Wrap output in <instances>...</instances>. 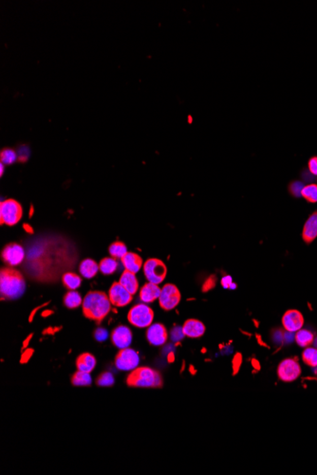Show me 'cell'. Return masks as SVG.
<instances>
[{
  "label": "cell",
  "mask_w": 317,
  "mask_h": 475,
  "mask_svg": "<svg viewBox=\"0 0 317 475\" xmlns=\"http://www.w3.org/2000/svg\"><path fill=\"white\" fill-rule=\"evenodd\" d=\"M82 307L85 317L101 324L111 310V303L105 292L89 291L83 300Z\"/></svg>",
  "instance_id": "cell-1"
},
{
  "label": "cell",
  "mask_w": 317,
  "mask_h": 475,
  "mask_svg": "<svg viewBox=\"0 0 317 475\" xmlns=\"http://www.w3.org/2000/svg\"><path fill=\"white\" fill-rule=\"evenodd\" d=\"M26 291V282L20 271L2 268L0 271L1 300H15L21 297Z\"/></svg>",
  "instance_id": "cell-2"
},
{
  "label": "cell",
  "mask_w": 317,
  "mask_h": 475,
  "mask_svg": "<svg viewBox=\"0 0 317 475\" xmlns=\"http://www.w3.org/2000/svg\"><path fill=\"white\" fill-rule=\"evenodd\" d=\"M126 384L135 388H161L164 381L158 371L150 367H137L128 376Z\"/></svg>",
  "instance_id": "cell-3"
},
{
  "label": "cell",
  "mask_w": 317,
  "mask_h": 475,
  "mask_svg": "<svg viewBox=\"0 0 317 475\" xmlns=\"http://www.w3.org/2000/svg\"><path fill=\"white\" fill-rule=\"evenodd\" d=\"M22 207L15 199H6L0 204V222L1 225H16L22 218Z\"/></svg>",
  "instance_id": "cell-4"
},
{
  "label": "cell",
  "mask_w": 317,
  "mask_h": 475,
  "mask_svg": "<svg viewBox=\"0 0 317 475\" xmlns=\"http://www.w3.org/2000/svg\"><path fill=\"white\" fill-rule=\"evenodd\" d=\"M128 320L135 327L146 328L152 325L154 320V312L148 305L139 304L134 305L129 311Z\"/></svg>",
  "instance_id": "cell-5"
},
{
  "label": "cell",
  "mask_w": 317,
  "mask_h": 475,
  "mask_svg": "<svg viewBox=\"0 0 317 475\" xmlns=\"http://www.w3.org/2000/svg\"><path fill=\"white\" fill-rule=\"evenodd\" d=\"M144 276L149 283L158 284L166 279L167 268L166 264L157 258H151L144 264Z\"/></svg>",
  "instance_id": "cell-6"
},
{
  "label": "cell",
  "mask_w": 317,
  "mask_h": 475,
  "mask_svg": "<svg viewBox=\"0 0 317 475\" xmlns=\"http://www.w3.org/2000/svg\"><path fill=\"white\" fill-rule=\"evenodd\" d=\"M181 295L179 289L173 284H166L161 291L158 303L161 307L166 310H172L180 304Z\"/></svg>",
  "instance_id": "cell-7"
},
{
  "label": "cell",
  "mask_w": 317,
  "mask_h": 475,
  "mask_svg": "<svg viewBox=\"0 0 317 475\" xmlns=\"http://www.w3.org/2000/svg\"><path fill=\"white\" fill-rule=\"evenodd\" d=\"M300 375L301 367L295 359H285L277 367V376L284 383L295 382Z\"/></svg>",
  "instance_id": "cell-8"
},
{
  "label": "cell",
  "mask_w": 317,
  "mask_h": 475,
  "mask_svg": "<svg viewBox=\"0 0 317 475\" xmlns=\"http://www.w3.org/2000/svg\"><path fill=\"white\" fill-rule=\"evenodd\" d=\"M139 362L138 352L130 347L120 349L115 358L116 367L122 371H132L137 368Z\"/></svg>",
  "instance_id": "cell-9"
},
{
  "label": "cell",
  "mask_w": 317,
  "mask_h": 475,
  "mask_svg": "<svg viewBox=\"0 0 317 475\" xmlns=\"http://www.w3.org/2000/svg\"><path fill=\"white\" fill-rule=\"evenodd\" d=\"M108 298L111 305L117 307H123L132 302L133 295L119 282H115L109 289Z\"/></svg>",
  "instance_id": "cell-10"
},
{
  "label": "cell",
  "mask_w": 317,
  "mask_h": 475,
  "mask_svg": "<svg viewBox=\"0 0 317 475\" xmlns=\"http://www.w3.org/2000/svg\"><path fill=\"white\" fill-rule=\"evenodd\" d=\"M25 257L24 248H22L19 244L11 243L5 246L1 252V258L4 262L10 265L11 267L18 266L21 264Z\"/></svg>",
  "instance_id": "cell-11"
},
{
  "label": "cell",
  "mask_w": 317,
  "mask_h": 475,
  "mask_svg": "<svg viewBox=\"0 0 317 475\" xmlns=\"http://www.w3.org/2000/svg\"><path fill=\"white\" fill-rule=\"evenodd\" d=\"M282 325L284 329L290 332L294 333L297 332L302 328L304 325V317L302 313L296 309H291L287 312H285L283 318H282Z\"/></svg>",
  "instance_id": "cell-12"
},
{
  "label": "cell",
  "mask_w": 317,
  "mask_h": 475,
  "mask_svg": "<svg viewBox=\"0 0 317 475\" xmlns=\"http://www.w3.org/2000/svg\"><path fill=\"white\" fill-rule=\"evenodd\" d=\"M167 330L166 326L162 324H153L148 327L146 331V339L148 342L155 345V346H161L165 344L167 340Z\"/></svg>",
  "instance_id": "cell-13"
},
{
  "label": "cell",
  "mask_w": 317,
  "mask_h": 475,
  "mask_svg": "<svg viewBox=\"0 0 317 475\" xmlns=\"http://www.w3.org/2000/svg\"><path fill=\"white\" fill-rule=\"evenodd\" d=\"M111 341L119 349L128 348L132 341V332L128 326H118L112 331Z\"/></svg>",
  "instance_id": "cell-14"
},
{
  "label": "cell",
  "mask_w": 317,
  "mask_h": 475,
  "mask_svg": "<svg viewBox=\"0 0 317 475\" xmlns=\"http://www.w3.org/2000/svg\"><path fill=\"white\" fill-rule=\"evenodd\" d=\"M182 330L186 337L196 339L205 333V326L199 320L189 319L182 326Z\"/></svg>",
  "instance_id": "cell-15"
},
{
  "label": "cell",
  "mask_w": 317,
  "mask_h": 475,
  "mask_svg": "<svg viewBox=\"0 0 317 475\" xmlns=\"http://www.w3.org/2000/svg\"><path fill=\"white\" fill-rule=\"evenodd\" d=\"M303 240L311 243L317 237V212L311 213L306 221L302 233Z\"/></svg>",
  "instance_id": "cell-16"
},
{
  "label": "cell",
  "mask_w": 317,
  "mask_h": 475,
  "mask_svg": "<svg viewBox=\"0 0 317 475\" xmlns=\"http://www.w3.org/2000/svg\"><path fill=\"white\" fill-rule=\"evenodd\" d=\"M162 289H160L158 284H153V283H147L144 284V287L140 291V299L144 303H152L156 301L157 299L160 298Z\"/></svg>",
  "instance_id": "cell-17"
},
{
  "label": "cell",
  "mask_w": 317,
  "mask_h": 475,
  "mask_svg": "<svg viewBox=\"0 0 317 475\" xmlns=\"http://www.w3.org/2000/svg\"><path fill=\"white\" fill-rule=\"evenodd\" d=\"M135 274L136 273H133L130 270H124L119 280V283L122 284L124 289L130 291L132 295L136 294L139 290V282Z\"/></svg>",
  "instance_id": "cell-18"
},
{
  "label": "cell",
  "mask_w": 317,
  "mask_h": 475,
  "mask_svg": "<svg viewBox=\"0 0 317 475\" xmlns=\"http://www.w3.org/2000/svg\"><path fill=\"white\" fill-rule=\"evenodd\" d=\"M122 263L125 270H130L133 273H137L143 266V259L135 252H128L122 258Z\"/></svg>",
  "instance_id": "cell-19"
},
{
  "label": "cell",
  "mask_w": 317,
  "mask_h": 475,
  "mask_svg": "<svg viewBox=\"0 0 317 475\" xmlns=\"http://www.w3.org/2000/svg\"><path fill=\"white\" fill-rule=\"evenodd\" d=\"M96 366V359L93 355L90 353H83L80 355L79 357L76 360V367L77 370L86 372V373H91L93 369Z\"/></svg>",
  "instance_id": "cell-20"
},
{
  "label": "cell",
  "mask_w": 317,
  "mask_h": 475,
  "mask_svg": "<svg viewBox=\"0 0 317 475\" xmlns=\"http://www.w3.org/2000/svg\"><path fill=\"white\" fill-rule=\"evenodd\" d=\"M79 270L82 276L87 279H91L97 274L98 270H99V265H97V263L94 260L85 259L80 264Z\"/></svg>",
  "instance_id": "cell-21"
},
{
  "label": "cell",
  "mask_w": 317,
  "mask_h": 475,
  "mask_svg": "<svg viewBox=\"0 0 317 475\" xmlns=\"http://www.w3.org/2000/svg\"><path fill=\"white\" fill-rule=\"evenodd\" d=\"M313 340H314V336H313V334L310 332V330L301 328L300 330H298L296 332V343L300 347H309L310 344L313 343Z\"/></svg>",
  "instance_id": "cell-22"
},
{
  "label": "cell",
  "mask_w": 317,
  "mask_h": 475,
  "mask_svg": "<svg viewBox=\"0 0 317 475\" xmlns=\"http://www.w3.org/2000/svg\"><path fill=\"white\" fill-rule=\"evenodd\" d=\"M63 284L66 288L70 291H75L79 288L82 284V279L79 275L72 273V272H67L62 278Z\"/></svg>",
  "instance_id": "cell-23"
},
{
  "label": "cell",
  "mask_w": 317,
  "mask_h": 475,
  "mask_svg": "<svg viewBox=\"0 0 317 475\" xmlns=\"http://www.w3.org/2000/svg\"><path fill=\"white\" fill-rule=\"evenodd\" d=\"M117 269H118V262L113 257L112 258L106 257L102 259L101 262L99 264V270L105 275H110L114 273Z\"/></svg>",
  "instance_id": "cell-24"
},
{
  "label": "cell",
  "mask_w": 317,
  "mask_h": 475,
  "mask_svg": "<svg viewBox=\"0 0 317 475\" xmlns=\"http://www.w3.org/2000/svg\"><path fill=\"white\" fill-rule=\"evenodd\" d=\"M83 300L77 291H69L64 296V305L68 308H77L83 304Z\"/></svg>",
  "instance_id": "cell-25"
},
{
  "label": "cell",
  "mask_w": 317,
  "mask_h": 475,
  "mask_svg": "<svg viewBox=\"0 0 317 475\" xmlns=\"http://www.w3.org/2000/svg\"><path fill=\"white\" fill-rule=\"evenodd\" d=\"M92 383V378L89 373L77 371L72 376V385L74 386H89Z\"/></svg>",
  "instance_id": "cell-26"
},
{
  "label": "cell",
  "mask_w": 317,
  "mask_h": 475,
  "mask_svg": "<svg viewBox=\"0 0 317 475\" xmlns=\"http://www.w3.org/2000/svg\"><path fill=\"white\" fill-rule=\"evenodd\" d=\"M109 254L110 256H112L113 258L115 259H121L123 258V256H125L129 251H128V248L125 246V244L123 243V242L116 241L114 243H112L110 246H109Z\"/></svg>",
  "instance_id": "cell-27"
},
{
  "label": "cell",
  "mask_w": 317,
  "mask_h": 475,
  "mask_svg": "<svg viewBox=\"0 0 317 475\" xmlns=\"http://www.w3.org/2000/svg\"><path fill=\"white\" fill-rule=\"evenodd\" d=\"M303 362L310 367H317V349L315 347H307L302 354Z\"/></svg>",
  "instance_id": "cell-28"
},
{
  "label": "cell",
  "mask_w": 317,
  "mask_h": 475,
  "mask_svg": "<svg viewBox=\"0 0 317 475\" xmlns=\"http://www.w3.org/2000/svg\"><path fill=\"white\" fill-rule=\"evenodd\" d=\"M301 196L310 203L317 202V184L305 185L301 192Z\"/></svg>",
  "instance_id": "cell-29"
},
{
  "label": "cell",
  "mask_w": 317,
  "mask_h": 475,
  "mask_svg": "<svg viewBox=\"0 0 317 475\" xmlns=\"http://www.w3.org/2000/svg\"><path fill=\"white\" fill-rule=\"evenodd\" d=\"M0 160H1V163L10 165L12 163H15V161L17 160V155L14 150L5 148L0 153Z\"/></svg>",
  "instance_id": "cell-30"
},
{
  "label": "cell",
  "mask_w": 317,
  "mask_h": 475,
  "mask_svg": "<svg viewBox=\"0 0 317 475\" xmlns=\"http://www.w3.org/2000/svg\"><path fill=\"white\" fill-rule=\"evenodd\" d=\"M114 383H115L114 376L109 372L102 373L101 375L98 376L97 381H96V384L98 386H101V387H110V386H112L114 384Z\"/></svg>",
  "instance_id": "cell-31"
},
{
  "label": "cell",
  "mask_w": 317,
  "mask_h": 475,
  "mask_svg": "<svg viewBox=\"0 0 317 475\" xmlns=\"http://www.w3.org/2000/svg\"><path fill=\"white\" fill-rule=\"evenodd\" d=\"M304 188L302 183L299 182V181H295V182H292L290 184V192L293 196L295 197H298V196H301V192H302V189Z\"/></svg>",
  "instance_id": "cell-32"
},
{
  "label": "cell",
  "mask_w": 317,
  "mask_h": 475,
  "mask_svg": "<svg viewBox=\"0 0 317 475\" xmlns=\"http://www.w3.org/2000/svg\"><path fill=\"white\" fill-rule=\"evenodd\" d=\"M216 276H215V275H211V276L207 278V280L204 282V284L202 286V291H203V292H207V291L213 290V289L216 287Z\"/></svg>",
  "instance_id": "cell-33"
},
{
  "label": "cell",
  "mask_w": 317,
  "mask_h": 475,
  "mask_svg": "<svg viewBox=\"0 0 317 475\" xmlns=\"http://www.w3.org/2000/svg\"><path fill=\"white\" fill-rule=\"evenodd\" d=\"M185 335L183 333V330H182V327H180V326H175L172 331H171V339L173 341H180V340L183 339Z\"/></svg>",
  "instance_id": "cell-34"
},
{
  "label": "cell",
  "mask_w": 317,
  "mask_h": 475,
  "mask_svg": "<svg viewBox=\"0 0 317 475\" xmlns=\"http://www.w3.org/2000/svg\"><path fill=\"white\" fill-rule=\"evenodd\" d=\"M108 330L105 328H97L94 332V338L98 341H104L108 339Z\"/></svg>",
  "instance_id": "cell-35"
},
{
  "label": "cell",
  "mask_w": 317,
  "mask_h": 475,
  "mask_svg": "<svg viewBox=\"0 0 317 475\" xmlns=\"http://www.w3.org/2000/svg\"><path fill=\"white\" fill-rule=\"evenodd\" d=\"M241 363H242V356L240 353H237L236 356L234 357V360H233V371H234V375H236L239 370V367L241 366Z\"/></svg>",
  "instance_id": "cell-36"
},
{
  "label": "cell",
  "mask_w": 317,
  "mask_h": 475,
  "mask_svg": "<svg viewBox=\"0 0 317 475\" xmlns=\"http://www.w3.org/2000/svg\"><path fill=\"white\" fill-rule=\"evenodd\" d=\"M308 167H309V170L312 175L317 176V156L310 157L309 163H308Z\"/></svg>",
  "instance_id": "cell-37"
},
{
  "label": "cell",
  "mask_w": 317,
  "mask_h": 475,
  "mask_svg": "<svg viewBox=\"0 0 317 475\" xmlns=\"http://www.w3.org/2000/svg\"><path fill=\"white\" fill-rule=\"evenodd\" d=\"M33 354H34V349L28 348L26 351H24L22 353L20 363H27V362H29V359L31 358Z\"/></svg>",
  "instance_id": "cell-38"
},
{
  "label": "cell",
  "mask_w": 317,
  "mask_h": 475,
  "mask_svg": "<svg viewBox=\"0 0 317 475\" xmlns=\"http://www.w3.org/2000/svg\"><path fill=\"white\" fill-rule=\"evenodd\" d=\"M233 284L232 282V278L229 275L227 276H224L223 279H221V284L224 287V289H230L231 284Z\"/></svg>",
  "instance_id": "cell-39"
},
{
  "label": "cell",
  "mask_w": 317,
  "mask_h": 475,
  "mask_svg": "<svg viewBox=\"0 0 317 475\" xmlns=\"http://www.w3.org/2000/svg\"><path fill=\"white\" fill-rule=\"evenodd\" d=\"M49 305V303H46V304H44V305H40V306H38L37 308H35V309L33 310V312L30 313V315H29V323H31V322H33V319H34V317H35V315H36V313L37 312V311H38V310H39V309H40V308H41L42 306H44V305Z\"/></svg>",
  "instance_id": "cell-40"
},
{
  "label": "cell",
  "mask_w": 317,
  "mask_h": 475,
  "mask_svg": "<svg viewBox=\"0 0 317 475\" xmlns=\"http://www.w3.org/2000/svg\"><path fill=\"white\" fill-rule=\"evenodd\" d=\"M31 337H33V334H29V336L27 337V339L24 340V342H23V347H22V350H23V349H25V348L28 347V345H29V341H30V340H31Z\"/></svg>",
  "instance_id": "cell-41"
},
{
  "label": "cell",
  "mask_w": 317,
  "mask_h": 475,
  "mask_svg": "<svg viewBox=\"0 0 317 475\" xmlns=\"http://www.w3.org/2000/svg\"><path fill=\"white\" fill-rule=\"evenodd\" d=\"M23 228H24V230H25L28 234H34V229H33L31 226L29 225L28 223H25V224L23 225Z\"/></svg>",
  "instance_id": "cell-42"
},
{
  "label": "cell",
  "mask_w": 317,
  "mask_h": 475,
  "mask_svg": "<svg viewBox=\"0 0 317 475\" xmlns=\"http://www.w3.org/2000/svg\"><path fill=\"white\" fill-rule=\"evenodd\" d=\"M51 314H52V311H51V310H46V311H44V312L42 313V316H43V317H47V316H49V315H51Z\"/></svg>",
  "instance_id": "cell-43"
},
{
  "label": "cell",
  "mask_w": 317,
  "mask_h": 475,
  "mask_svg": "<svg viewBox=\"0 0 317 475\" xmlns=\"http://www.w3.org/2000/svg\"><path fill=\"white\" fill-rule=\"evenodd\" d=\"M0 169H1V171H0V174H1V176H2V175H3V173H4V164H3V163H1V164H0Z\"/></svg>",
  "instance_id": "cell-44"
},
{
  "label": "cell",
  "mask_w": 317,
  "mask_h": 475,
  "mask_svg": "<svg viewBox=\"0 0 317 475\" xmlns=\"http://www.w3.org/2000/svg\"><path fill=\"white\" fill-rule=\"evenodd\" d=\"M168 359H169V360H168V361H169V362H174V354H173V353H171V354L169 355V357H168Z\"/></svg>",
  "instance_id": "cell-45"
},
{
  "label": "cell",
  "mask_w": 317,
  "mask_h": 475,
  "mask_svg": "<svg viewBox=\"0 0 317 475\" xmlns=\"http://www.w3.org/2000/svg\"><path fill=\"white\" fill-rule=\"evenodd\" d=\"M33 213H34V207L31 206V208H30V212H29V216H31V215H33Z\"/></svg>",
  "instance_id": "cell-46"
},
{
  "label": "cell",
  "mask_w": 317,
  "mask_h": 475,
  "mask_svg": "<svg viewBox=\"0 0 317 475\" xmlns=\"http://www.w3.org/2000/svg\"><path fill=\"white\" fill-rule=\"evenodd\" d=\"M313 344H314V347L317 349V337L314 339V340H313Z\"/></svg>",
  "instance_id": "cell-47"
}]
</instances>
